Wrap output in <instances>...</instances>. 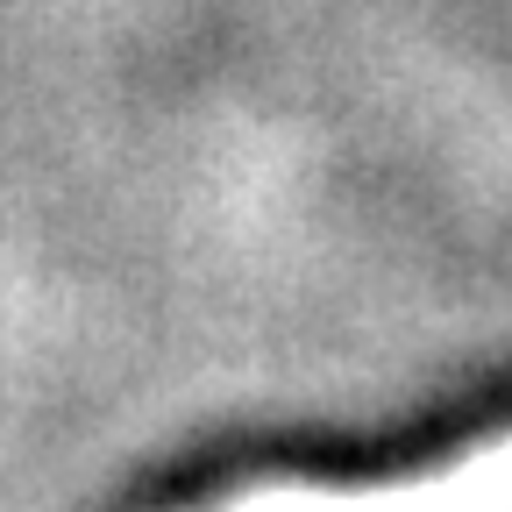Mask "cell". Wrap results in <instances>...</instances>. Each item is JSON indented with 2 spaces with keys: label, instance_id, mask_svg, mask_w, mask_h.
Wrapping results in <instances>:
<instances>
[{
  "label": "cell",
  "instance_id": "obj_1",
  "mask_svg": "<svg viewBox=\"0 0 512 512\" xmlns=\"http://www.w3.org/2000/svg\"><path fill=\"white\" fill-rule=\"evenodd\" d=\"M214 512H512V434L484 441L456 470L420 484H370V491H313V484H271Z\"/></svg>",
  "mask_w": 512,
  "mask_h": 512
}]
</instances>
